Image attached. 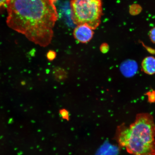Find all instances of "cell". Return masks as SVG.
<instances>
[{
    "instance_id": "cell-1",
    "label": "cell",
    "mask_w": 155,
    "mask_h": 155,
    "mask_svg": "<svg viewBox=\"0 0 155 155\" xmlns=\"http://www.w3.org/2000/svg\"><path fill=\"white\" fill-rule=\"evenodd\" d=\"M7 9L10 28L42 47L51 43L58 17L51 0H10Z\"/></svg>"
},
{
    "instance_id": "cell-2",
    "label": "cell",
    "mask_w": 155,
    "mask_h": 155,
    "mask_svg": "<svg viewBox=\"0 0 155 155\" xmlns=\"http://www.w3.org/2000/svg\"><path fill=\"white\" fill-rule=\"evenodd\" d=\"M155 123L148 113H139L129 126H118L115 138L118 145L133 155H155Z\"/></svg>"
},
{
    "instance_id": "cell-3",
    "label": "cell",
    "mask_w": 155,
    "mask_h": 155,
    "mask_svg": "<svg viewBox=\"0 0 155 155\" xmlns=\"http://www.w3.org/2000/svg\"><path fill=\"white\" fill-rule=\"evenodd\" d=\"M70 5L75 24L86 25L93 30L99 26L103 14L101 0H71Z\"/></svg>"
},
{
    "instance_id": "cell-4",
    "label": "cell",
    "mask_w": 155,
    "mask_h": 155,
    "mask_svg": "<svg viewBox=\"0 0 155 155\" xmlns=\"http://www.w3.org/2000/svg\"><path fill=\"white\" fill-rule=\"evenodd\" d=\"M94 34L93 30L86 25H77L73 32V36L75 39L83 44L90 42Z\"/></svg>"
},
{
    "instance_id": "cell-5",
    "label": "cell",
    "mask_w": 155,
    "mask_h": 155,
    "mask_svg": "<svg viewBox=\"0 0 155 155\" xmlns=\"http://www.w3.org/2000/svg\"><path fill=\"white\" fill-rule=\"evenodd\" d=\"M141 67L143 71L146 74H155V58L152 56L145 57L141 63Z\"/></svg>"
},
{
    "instance_id": "cell-6",
    "label": "cell",
    "mask_w": 155,
    "mask_h": 155,
    "mask_svg": "<svg viewBox=\"0 0 155 155\" xmlns=\"http://www.w3.org/2000/svg\"><path fill=\"white\" fill-rule=\"evenodd\" d=\"M136 63L133 61H126L121 67V71L126 77H131L137 70Z\"/></svg>"
},
{
    "instance_id": "cell-7",
    "label": "cell",
    "mask_w": 155,
    "mask_h": 155,
    "mask_svg": "<svg viewBox=\"0 0 155 155\" xmlns=\"http://www.w3.org/2000/svg\"><path fill=\"white\" fill-rule=\"evenodd\" d=\"M54 74L56 79L58 81L63 80L67 77L66 71L62 69L57 68L54 69Z\"/></svg>"
},
{
    "instance_id": "cell-8",
    "label": "cell",
    "mask_w": 155,
    "mask_h": 155,
    "mask_svg": "<svg viewBox=\"0 0 155 155\" xmlns=\"http://www.w3.org/2000/svg\"><path fill=\"white\" fill-rule=\"evenodd\" d=\"M57 55V53L55 51L53 50H50L46 54V58L48 61H52L55 59Z\"/></svg>"
},
{
    "instance_id": "cell-9",
    "label": "cell",
    "mask_w": 155,
    "mask_h": 155,
    "mask_svg": "<svg viewBox=\"0 0 155 155\" xmlns=\"http://www.w3.org/2000/svg\"><path fill=\"white\" fill-rule=\"evenodd\" d=\"M10 0H0V11L7 8Z\"/></svg>"
},
{
    "instance_id": "cell-10",
    "label": "cell",
    "mask_w": 155,
    "mask_h": 155,
    "mask_svg": "<svg viewBox=\"0 0 155 155\" xmlns=\"http://www.w3.org/2000/svg\"><path fill=\"white\" fill-rule=\"evenodd\" d=\"M149 35L151 41L153 43L155 44V27L150 31Z\"/></svg>"
},
{
    "instance_id": "cell-11",
    "label": "cell",
    "mask_w": 155,
    "mask_h": 155,
    "mask_svg": "<svg viewBox=\"0 0 155 155\" xmlns=\"http://www.w3.org/2000/svg\"><path fill=\"white\" fill-rule=\"evenodd\" d=\"M60 113L62 117L65 119H67L69 117V113L66 110L64 109L60 110Z\"/></svg>"
},
{
    "instance_id": "cell-12",
    "label": "cell",
    "mask_w": 155,
    "mask_h": 155,
    "mask_svg": "<svg viewBox=\"0 0 155 155\" xmlns=\"http://www.w3.org/2000/svg\"><path fill=\"white\" fill-rule=\"evenodd\" d=\"M108 46H106V44H103L100 46V50L103 53H106V51L108 50Z\"/></svg>"
},
{
    "instance_id": "cell-13",
    "label": "cell",
    "mask_w": 155,
    "mask_h": 155,
    "mask_svg": "<svg viewBox=\"0 0 155 155\" xmlns=\"http://www.w3.org/2000/svg\"><path fill=\"white\" fill-rule=\"evenodd\" d=\"M51 1L54 3L56 2L57 1V0H51Z\"/></svg>"
}]
</instances>
